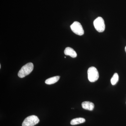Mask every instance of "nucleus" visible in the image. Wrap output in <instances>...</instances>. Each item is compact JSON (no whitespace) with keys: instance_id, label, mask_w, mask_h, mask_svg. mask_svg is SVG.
Masks as SVG:
<instances>
[{"instance_id":"obj_1","label":"nucleus","mask_w":126,"mask_h":126,"mask_svg":"<svg viewBox=\"0 0 126 126\" xmlns=\"http://www.w3.org/2000/svg\"><path fill=\"white\" fill-rule=\"evenodd\" d=\"M34 65L32 63H27L24 65L18 73V77L23 78L30 74L33 69Z\"/></svg>"},{"instance_id":"obj_2","label":"nucleus","mask_w":126,"mask_h":126,"mask_svg":"<svg viewBox=\"0 0 126 126\" xmlns=\"http://www.w3.org/2000/svg\"><path fill=\"white\" fill-rule=\"evenodd\" d=\"M88 77L90 82H94L98 80L99 75L98 71L94 67H90L88 70Z\"/></svg>"},{"instance_id":"obj_3","label":"nucleus","mask_w":126,"mask_h":126,"mask_svg":"<svg viewBox=\"0 0 126 126\" xmlns=\"http://www.w3.org/2000/svg\"><path fill=\"white\" fill-rule=\"evenodd\" d=\"M39 122L38 117L35 115L29 116L25 119L22 123V126H34Z\"/></svg>"},{"instance_id":"obj_4","label":"nucleus","mask_w":126,"mask_h":126,"mask_svg":"<svg viewBox=\"0 0 126 126\" xmlns=\"http://www.w3.org/2000/svg\"><path fill=\"white\" fill-rule=\"evenodd\" d=\"M95 29L99 32H102L105 29V24L103 19L102 17H98L94 21Z\"/></svg>"},{"instance_id":"obj_5","label":"nucleus","mask_w":126,"mask_h":126,"mask_svg":"<svg viewBox=\"0 0 126 126\" xmlns=\"http://www.w3.org/2000/svg\"><path fill=\"white\" fill-rule=\"evenodd\" d=\"M70 28L74 33L78 35L81 36L84 33V31L82 25L78 21L74 22L70 26Z\"/></svg>"},{"instance_id":"obj_6","label":"nucleus","mask_w":126,"mask_h":126,"mask_svg":"<svg viewBox=\"0 0 126 126\" xmlns=\"http://www.w3.org/2000/svg\"><path fill=\"white\" fill-rule=\"evenodd\" d=\"M64 53L65 55L70 56L73 58H76L77 56L76 52L72 48L70 47L65 48L64 50Z\"/></svg>"},{"instance_id":"obj_7","label":"nucleus","mask_w":126,"mask_h":126,"mask_svg":"<svg viewBox=\"0 0 126 126\" xmlns=\"http://www.w3.org/2000/svg\"><path fill=\"white\" fill-rule=\"evenodd\" d=\"M82 107L86 110L92 111L94 108V104L89 101L84 102L82 103Z\"/></svg>"},{"instance_id":"obj_8","label":"nucleus","mask_w":126,"mask_h":126,"mask_svg":"<svg viewBox=\"0 0 126 126\" xmlns=\"http://www.w3.org/2000/svg\"><path fill=\"white\" fill-rule=\"evenodd\" d=\"M60 78V77L59 76L49 78L46 80L45 83L47 84H53L58 82Z\"/></svg>"},{"instance_id":"obj_9","label":"nucleus","mask_w":126,"mask_h":126,"mask_svg":"<svg viewBox=\"0 0 126 126\" xmlns=\"http://www.w3.org/2000/svg\"><path fill=\"white\" fill-rule=\"evenodd\" d=\"M86 121V120L83 118H77L73 119L70 122V124L72 125H76L77 124L83 123Z\"/></svg>"},{"instance_id":"obj_10","label":"nucleus","mask_w":126,"mask_h":126,"mask_svg":"<svg viewBox=\"0 0 126 126\" xmlns=\"http://www.w3.org/2000/svg\"><path fill=\"white\" fill-rule=\"evenodd\" d=\"M119 80V76L117 73H115L111 79V82L112 85H115L118 82Z\"/></svg>"},{"instance_id":"obj_11","label":"nucleus","mask_w":126,"mask_h":126,"mask_svg":"<svg viewBox=\"0 0 126 126\" xmlns=\"http://www.w3.org/2000/svg\"><path fill=\"white\" fill-rule=\"evenodd\" d=\"M125 51H126V47H125Z\"/></svg>"}]
</instances>
